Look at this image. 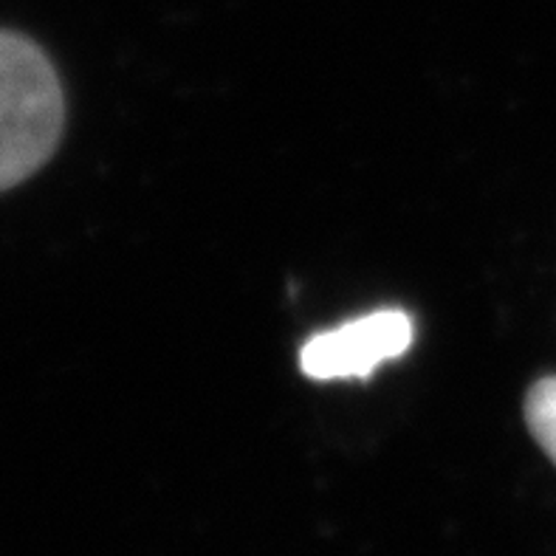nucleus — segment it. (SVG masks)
I'll use <instances>...</instances> for the list:
<instances>
[{
	"label": "nucleus",
	"instance_id": "nucleus-2",
	"mask_svg": "<svg viewBox=\"0 0 556 556\" xmlns=\"http://www.w3.org/2000/svg\"><path fill=\"white\" fill-rule=\"evenodd\" d=\"M416 325L399 308H381L333 331L317 333L300 351V370L314 381L370 379L384 362L409 351Z\"/></svg>",
	"mask_w": 556,
	"mask_h": 556
},
{
	"label": "nucleus",
	"instance_id": "nucleus-3",
	"mask_svg": "<svg viewBox=\"0 0 556 556\" xmlns=\"http://www.w3.org/2000/svg\"><path fill=\"white\" fill-rule=\"evenodd\" d=\"M526 424L556 466V376H545L526 395Z\"/></svg>",
	"mask_w": 556,
	"mask_h": 556
},
{
	"label": "nucleus",
	"instance_id": "nucleus-1",
	"mask_svg": "<svg viewBox=\"0 0 556 556\" xmlns=\"http://www.w3.org/2000/svg\"><path fill=\"white\" fill-rule=\"evenodd\" d=\"M65 127L54 63L31 37L0 28V192L46 167Z\"/></svg>",
	"mask_w": 556,
	"mask_h": 556
}]
</instances>
